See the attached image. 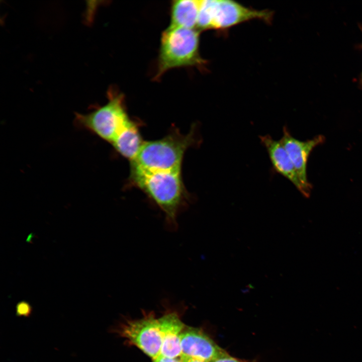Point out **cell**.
I'll list each match as a JSON object with an SVG mask.
<instances>
[{
	"mask_svg": "<svg viewBox=\"0 0 362 362\" xmlns=\"http://www.w3.org/2000/svg\"><path fill=\"white\" fill-rule=\"evenodd\" d=\"M205 63L199 52V31L169 26L162 33L156 79L167 70Z\"/></svg>",
	"mask_w": 362,
	"mask_h": 362,
	"instance_id": "3957f363",
	"label": "cell"
},
{
	"mask_svg": "<svg viewBox=\"0 0 362 362\" xmlns=\"http://www.w3.org/2000/svg\"><path fill=\"white\" fill-rule=\"evenodd\" d=\"M200 0H176L172 2L169 26L197 29Z\"/></svg>",
	"mask_w": 362,
	"mask_h": 362,
	"instance_id": "7c38bea8",
	"label": "cell"
},
{
	"mask_svg": "<svg viewBox=\"0 0 362 362\" xmlns=\"http://www.w3.org/2000/svg\"><path fill=\"white\" fill-rule=\"evenodd\" d=\"M130 178L163 212L165 228L169 231H176L178 216L189 202L182 169L130 172Z\"/></svg>",
	"mask_w": 362,
	"mask_h": 362,
	"instance_id": "6da1fadb",
	"label": "cell"
},
{
	"mask_svg": "<svg viewBox=\"0 0 362 362\" xmlns=\"http://www.w3.org/2000/svg\"><path fill=\"white\" fill-rule=\"evenodd\" d=\"M143 142L137 124L131 119L112 144L119 153L131 161L137 155Z\"/></svg>",
	"mask_w": 362,
	"mask_h": 362,
	"instance_id": "8fae6325",
	"label": "cell"
},
{
	"mask_svg": "<svg viewBox=\"0 0 362 362\" xmlns=\"http://www.w3.org/2000/svg\"><path fill=\"white\" fill-rule=\"evenodd\" d=\"M259 139L266 149L275 170L291 182L305 197L309 198L296 169L280 140L274 139L269 135L260 136Z\"/></svg>",
	"mask_w": 362,
	"mask_h": 362,
	"instance_id": "9c48e42d",
	"label": "cell"
},
{
	"mask_svg": "<svg viewBox=\"0 0 362 362\" xmlns=\"http://www.w3.org/2000/svg\"><path fill=\"white\" fill-rule=\"evenodd\" d=\"M361 30H362V27L361 28ZM360 84H361V86H362V72H361V76H360Z\"/></svg>",
	"mask_w": 362,
	"mask_h": 362,
	"instance_id": "e0dca14e",
	"label": "cell"
},
{
	"mask_svg": "<svg viewBox=\"0 0 362 362\" xmlns=\"http://www.w3.org/2000/svg\"><path fill=\"white\" fill-rule=\"evenodd\" d=\"M182 355L212 362L227 352L197 328H189L181 334Z\"/></svg>",
	"mask_w": 362,
	"mask_h": 362,
	"instance_id": "ba28073f",
	"label": "cell"
},
{
	"mask_svg": "<svg viewBox=\"0 0 362 362\" xmlns=\"http://www.w3.org/2000/svg\"><path fill=\"white\" fill-rule=\"evenodd\" d=\"M195 142L194 128L186 135L174 132L157 140L144 141L131 161L132 172L182 169L186 150Z\"/></svg>",
	"mask_w": 362,
	"mask_h": 362,
	"instance_id": "7a4b0ae2",
	"label": "cell"
},
{
	"mask_svg": "<svg viewBox=\"0 0 362 362\" xmlns=\"http://www.w3.org/2000/svg\"><path fill=\"white\" fill-rule=\"evenodd\" d=\"M153 362H182L180 359L177 358H170L161 355H158L157 357L153 359Z\"/></svg>",
	"mask_w": 362,
	"mask_h": 362,
	"instance_id": "9a60e30c",
	"label": "cell"
},
{
	"mask_svg": "<svg viewBox=\"0 0 362 362\" xmlns=\"http://www.w3.org/2000/svg\"><path fill=\"white\" fill-rule=\"evenodd\" d=\"M180 359L182 362H207L183 355H181Z\"/></svg>",
	"mask_w": 362,
	"mask_h": 362,
	"instance_id": "2e32d148",
	"label": "cell"
},
{
	"mask_svg": "<svg viewBox=\"0 0 362 362\" xmlns=\"http://www.w3.org/2000/svg\"><path fill=\"white\" fill-rule=\"evenodd\" d=\"M16 314L19 316L29 317L32 313V308L26 301H21L16 305Z\"/></svg>",
	"mask_w": 362,
	"mask_h": 362,
	"instance_id": "4fadbf2b",
	"label": "cell"
},
{
	"mask_svg": "<svg viewBox=\"0 0 362 362\" xmlns=\"http://www.w3.org/2000/svg\"><path fill=\"white\" fill-rule=\"evenodd\" d=\"M283 133L280 140L287 151L302 184L310 197L312 186L307 178L308 159L312 150L323 143L325 138L322 135H318L310 140L301 141L293 137L287 126L283 127Z\"/></svg>",
	"mask_w": 362,
	"mask_h": 362,
	"instance_id": "52a82bcc",
	"label": "cell"
},
{
	"mask_svg": "<svg viewBox=\"0 0 362 362\" xmlns=\"http://www.w3.org/2000/svg\"><path fill=\"white\" fill-rule=\"evenodd\" d=\"M108 97L105 105L87 114L77 113L75 121L80 127L112 143L131 119L125 107L123 94L110 89Z\"/></svg>",
	"mask_w": 362,
	"mask_h": 362,
	"instance_id": "277c9868",
	"label": "cell"
},
{
	"mask_svg": "<svg viewBox=\"0 0 362 362\" xmlns=\"http://www.w3.org/2000/svg\"><path fill=\"white\" fill-rule=\"evenodd\" d=\"M212 362H242L233 357L231 356L228 353L221 356Z\"/></svg>",
	"mask_w": 362,
	"mask_h": 362,
	"instance_id": "5bb4252c",
	"label": "cell"
},
{
	"mask_svg": "<svg viewBox=\"0 0 362 362\" xmlns=\"http://www.w3.org/2000/svg\"><path fill=\"white\" fill-rule=\"evenodd\" d=\"M120 335L153 359L160 355L162 336L158 319L153 314L128 321L121 326Z\"/></svg>",
	"mask_w": 362,
	"mask_h": 362,
	"instance_id": "5b68a950",
	"label": "cell"
},
{
	"mask_svg": "<svg viewBox=\"0 0 362 362\" xmlns=\"http://www.w3.org/2000/svg\"><path fill=\"white\" fill-rule=\"evenodd\" d=\"M273 13L246 7L231 0H215L211 29H225L254 19L269 21Z\"/></svg>",
	"mask_w": 362,
	"mask_h": 362,
	"instance_id": "8992f818",
	"label": "cell"
},
{
	"mask_svg": "<svg viewBox=\"0 0 362 362\" xmlns=\"http://www.w3.org/2000/svg\"><path fill=\"white\" fill-rule=\"evenodd\" d=\"M162 336L160 355L177 358L182 355L180 337L185 325L175 312L165 314L158 319Z\"/></svg>",
	"mask_w": 362,
	"mask_h": 362,
	"instance_id": "30bf717a",
	"label": "cell"
}]
</instances>
